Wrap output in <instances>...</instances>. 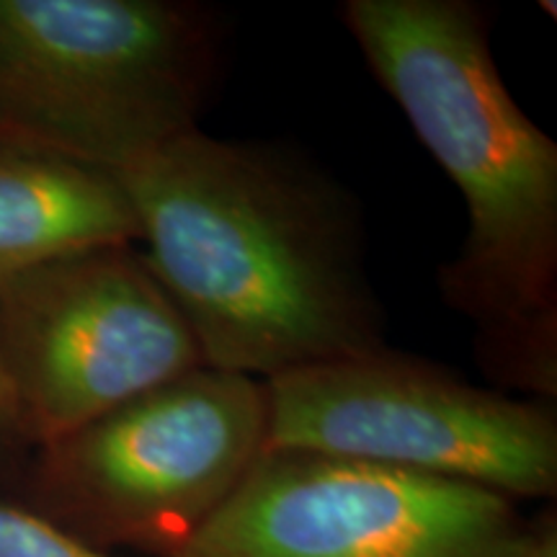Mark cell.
<instances>
[{
    "mask_svg": "<svg viewBox=\"0 0 557 557\" xmlns=\"http://www.w3.org/2000/svg\"><path fill=\"white\" fill-rule=\"evenodd\" d=\"M116 178L205 367L269 382L385 348L359 220L299 160L197 127Z\"/></svg>",
    "mask_w": 557,
    "mask_h": 557,
    "instance_id": "obj_1",
    "label": "cell"
},
{
    "mask_svg": "<svg viewBox=\"0 0 557 557\" xmlns=\"http://www.w3.org/2000/svg\"><path fill=\"white\" fill-rule=\"evenodd\" d=\"M341 18L455 181L468 235L438 269L496 385L557 398V145L508 94L468 0H346Z\"/></svg>",
    "mask_w": 557,
    "mask_h": 557,
    "instance_id": "obj_2",
    "label": "cell"
},
{
    "mask_svg": "<svg viewBox=\"0 0 557 557\" xmlns=\"http://www.w3.org/2000/svg\"><path fill=\"white\" fill-rule=\"evenodd\" d=\"M214 34L173 0H0V148L122 173L197 129Z\"/></svg>",
    "mask_w": 557,
    "mask_h": 557,
    "instance_id": "obj_3",
    "label": "cell"
},
{
    "mask_svg": "<svg viewBox=\"0 0 557 557\" xmlns=\"http://www.w3.org/2000/svg\"><path fill=\"white\" fill-rule=\"evenodd\" d=\"M267 382L199 367L26 465L32 511L90 547L176 557L267 451Z\"/></svg>",
    "mask_w": 557,
    "mask_h": 557,
    "instance_id": "obj_4",
    "label": "cell"
},
{
    "mask_svg": "<svg viewBox=\"0 0 557 557\" xmlns=\"http://www.w3.org/2000/svg\"><path fill=\"white\" fill-rule=\"evenodd\" d=\"M267 398L271 451L357 459L511 500L557 491L553 403L475 387L387 346L269 380Z\"/></svg>",
    "mask_w": 557,
    "mask_h": 557,
    "instance_id": "obj_5",
    "label": "cell"
},
{
    "mask_svg": "<svg viewBox=\"0 0 557 557\" xmlns=\"http://www.w3.org/2000/svg\"><path fill=\"white\" fill-rule=\"evenodd\" d=\"M0 364L37 451L205 359L145 256L114 246L0 287Z\"/></svg>",
    "mask_w": 557,
    "mask_h": 557,
    "instance_id": "obj_6",
    "label": "cell"
},
{
    "mask_svg": "<svg viewBox=\"0 0 557 557\" xmlns=\"http://www.w3.org/2000/svg\"><path fill=\"white\" fill-rule=\"evenodd\" d=\"M529 529L483 487L267 449L176 557H517Z\"/></svg>",
    "mask_w": 557,
    "mask_h": 557,
    "instance_id": "obj_7",
    "label": "cell"
},
{
    "mask_svg": "<svg viewBox=\"0 0 557 557\" xmlns=\"http://www.w3.org/2000/svg\"><path fill=\"white\" fill-rule=\"evenodd\" d=\"M135 243L137 214L114 173L0 148V287L70 256Z\"/></svg>",
    "mask_w": 557,
    "mask_h": 557,
    "instance_id": "obj_8",
    "label": "cell"
},
{
    "mask_svg": "<svg viewBox=\"0 0 557 557\" xmlns=\"http://www.w3.org/2000/svg\"><path fill=\"white\" fill-rule=\"evenodd\" d=\"M0 557H114L39 517L29 506L0 498Z\"/></svg>",
    "mask_w": 557,
    "mask_h": 557,
    "instance_id": "obj_9",
    "label": "cell"
},
{
    "mask_svg": "<svg viewBox=\"0 0 557 557\" xmlns=\"http://www.w3.org/2000/svg\"><path fill=\"white\" fill-rule=\"evenodd\" d=\"M32 455L34 451L26 442L24 429H21L11 385L5 380L3 364H0V475L16 470L24 459L29 462Z\"/></svg>",
    "mask_w": 557,
    "mask_h": 557,
    "instance_id": "obj_10",
    "label": "cell"
},
{
    "mask_svg": "<svg viewBox=\"0 0 557 557\" xmlns=\"http://www.w3.org/2000/svg\"><path fill=\"white\" fill-rule=\"evenodd\" d=\"M517 557H557V524L553 513L534 521Z\"/></svg>",
    "mask_w": 557,
    "mask_h": 557,
    "instance_id": "obj_11",
    "label": "cell"
}]
</instances>
